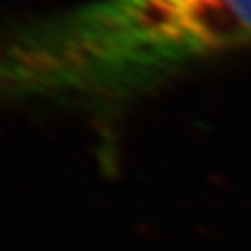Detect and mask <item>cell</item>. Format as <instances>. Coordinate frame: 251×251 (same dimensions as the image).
<instances>
[{
  "instance_id": "cell-1",
  "label": "cell",
  "mask_w": 251,
  "mask_h": 251,
  "mask_svg": "<svg viewBox=\"0 0 251 251\" xmlns=\"http://www.w3.org/2000/svg\"><path fill=\"white\" fill-rule=\"evenodd\" d=\"M251 47V0H86L0 34V97L147 88Z\"/></svg>"
}]
</instances>
